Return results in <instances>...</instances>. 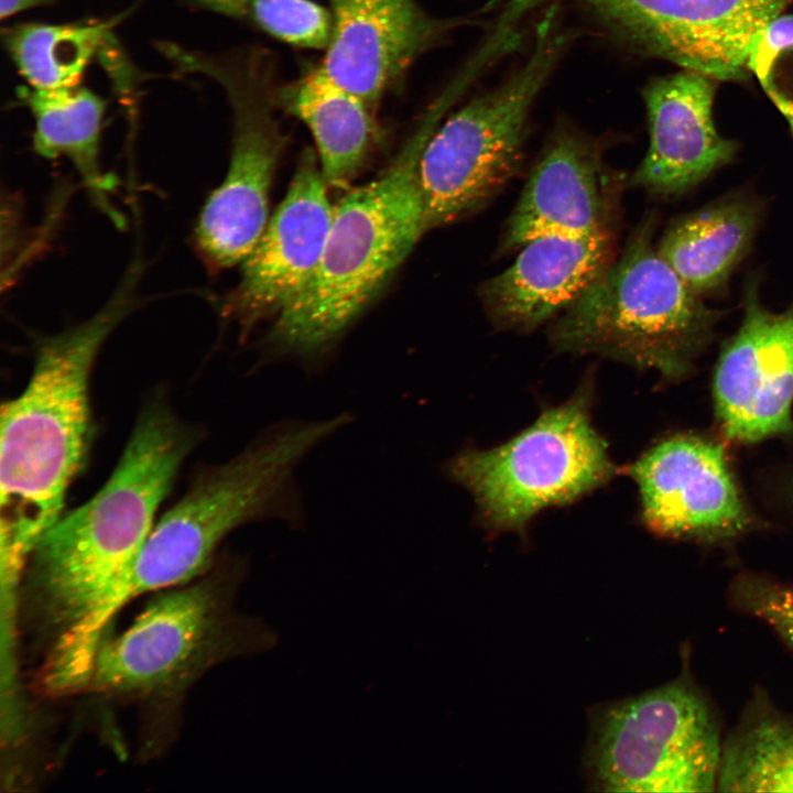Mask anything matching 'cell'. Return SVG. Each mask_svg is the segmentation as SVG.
I'll return each instance as SVG.
<instances>
[{
	"label": "cell",
	"instance_id": "obj_14",
	"mask_svg": "<svg viewBox=\"0 0 793 793\" xmlns=\"http://www.w3.org/2000/svg\"><path fill=\"white\" fill-rule=\"evenodd\" d=\"M714 397L717 417L734 441L753 443L793 431V304L772 312L757 286H748L742 322L716 367Z\"/></svg>",
	"mask_w": 793,
	"mask_h": 793
},
{
	"label": "cell",
	"instance_id": "obj_2",
	"mask_svg": "<svg viewBox=\"0 0 793 793\" xmlns=\"http://www.w3.org/2000/svg\"><path fill=\"white\" fill-rule=\"evenodd\" d=\"M140 276L131 265L94 315L44 337L25 388L1 406L0 536L8 573L25 565L61 518L88 448L90 374L108 337L135 307Z\"/></svg>",
	"mask_w": 793,
	"mask_h": 793
},
{
	"label": "cell",
	"instance_id": "obj_7",
	"mask_svg": "<svg viewBox=\"0 0 793 793\" xmlns=\"http://www.w3.org/2000/svg\"><path fill=\"white\" fill-rule=\"evenodd\" d=\"M564 43L552 6L537 24L526 62L499 87L474 97L435 129L417 164L425 231L480 207L514 175L530 109Z\"/></svg>",
	"mask_w": 793,
	"mask_h": 793
},
{
	"label": "cell",
	"instance_id": "obj_15",
	"mask_svg": "<svg viewBox=\"0 0 793 793\" xmlns=\"http://www.w3.org/2000/svg\"><path fill=\"white\" fill-rule=\"evenodd\" d=\"M710 76L685 69L653 80L644 90L650 142L632 183L652 194L680 195L728 164L737 144L713 119Z\"/></svg>",
	"mask_w": 793,
	"mask_h": 793
},
{
	"label": "cell",
	"instance_id": "obj_4",
	"mask_svg": "<svg viewBox=\"0 0 793 793\" xmlns=\"http://www.w3.org/2000/svg\"><path fill=\"white\" fill-rule=\"evenodd\" d=\"M352 420L348 412L318 421L282 420L259 432L229 460L205 468L152 529L119 606L145 591L194 578L210 563L220 542L245 524L280 520L303 528L297 466Z\"/></svg>",
	"mask_w": 793,
	"mask_h": 793
},
{
	"label": "cell",
	"instance_id": "obj_9",
	"mask_svg": "<svg viewBox=\"0 0 793 793\" xmlns=\"http://www.w3.org/2000/svg\"><path fill=\"white\" fill-rule=\"evenodd\" d=\"M721 748L714 717L676 680L604 708L594 721L587 769L609 792H710Z\"/></svg>",
	"mask_w": 793,
	"mask_h": 793
},
{
	"label": "cell",
	"instance_id": "obj_5",
	"mask_svg": "<svg viewBox=\"0 0 793 793\" xmlns=\"http://www.w3.org/2000/svg\"><path fill=\"white\" fill-rule=\"evenodd\" d=\"M651 229L567 308L551 329L562 351L596 352L677 379L709 339L719 312L708 307L660 256Z\"/></svg>",
	"mask_w": 793,
	"mask_h": 793
},
{
	"label": "cell",
	"instance_id": "obj_22",
	"mask_svg": "<svg viewBox=\"0 0 793 793\" xmlns=\"http://www.w3.org/2000/svg\"><path fill=\"white\" fill-rule=\"evenodd\" d=\"M724 792H793V720L765 715L742 725L721 748Z\"/></svg>",
	"mask_w": 793,
	"mask_h": 793
},
{
	"label": "cell",
	"instance_id": "obj_12",
	"mask_svg": "<svg viewBox=\"0 0 793 793\" xmlns=\"http://www.w3.org/2000/svg\"><path fill=\"white\" fill-rule=\"evenodd\" d=\"M636 481L642 518L659 534L717 540L750 523L724 447L696 435L677 434L647 450L628 469Z\"/></svg>",
	"mask_w": 793,
	"mask_h": 793
},
{
	"label": "cell",
	"instance_id": "obj_16",
	"mask_svg": "<svg viewBox=\"0 0 793 793\" xmlns=\"http://www.w3.org/2000/svg\"><path fill=\"white\" fill-rule=\"evenodd\" d=\"M610 262L607 229L537 237L521 247L509 268L485 282L481 298L498 324L530 330L567 309Z\"/></svg>",
	"mask_w": 793,
	"mask_h": 793
},
{
	"label": "cell",
	"instance_id": "obj_19",
	"mask_svg": "<svg viewBox=\"0 0 793 793\" xmlns=\"http://www.w3.org/2000/svg\"><path fill=\"white\" fill-rule=\"evenodd\" d=\"M278 104L309 130L327 184L344 186L352 180L373 144L377 111L317 66L281 83Z\"/></svg>",
	"mask_w": 793,
	"mask_h": 793
},
{
	"label": "cell",
	"instance_id": "obj_17",
	"mask_svg": "<svg viewBox=\"0 0 793 793\" xmlns=\"http://www.w3.org/2000/svg\"><path fill=\"white\" fill-rule=\"evenodd\" d=\"M599 156L582 134L554 135L533 167L507 225L504 248L548 235L587 236L607 229Z\"/></svg>",
	"mask_w": 793,
	"mask_h": 793
},
{
	"label": "cell",
	"instance_id": "obj_25",
	"mask_svg": "<svg viewBox=\"0 0 793 793\" xmlns=\"http://www.w3.org/2000/svg\"><path fill=\"white\" fill-rule=\"evenodd\" d=\"M55 0H0L2 20L34 8L53 3Z\"/></svg>",
	"mask_w": 793,
	"mask_h": 793
},
{
	"label": "cell",
	"instance_id": "obj_8",
	"mask_svg": "<svg viewBox=\"0 0 793 793\" xmlns=\"http://www.w3.org/2000/svg\"><path fill=\"white\" fill-rule=\"evenodd\" d=\"M589 399L588 389L580 390L510 441L448 460L446 475L471 493L487 528L521 530L543 509L574 501L613 476Z\"/></svg>",
	"mask_w": 793,
	"mask_h": 793
},
{
	"label": "cell",
	"instance_id": "obj_11",
	"mask_svg": "<svg viewBox=\"0 0 793 793\" xmlns=\"http://www.w3.org/2000/svg\"><path fill=\"white\" fill-rule=\"evenodd\" d=\"M317 154H302L285 197L243 260L238 285L224 307L241 337L278 315L304 289L321 260L334 206Z\"/></svg>",
	"mask_w": 793,
	"mask_h": 793
},
{
	"label": "cell",
	"instance_id": "obj_23",
	"mask_svg": "<svg viewBox=\"0 0 793 793\" xmlns=\"http://www.w3.org/2000/svg\"><path fill=\"white\" fill-rule=\"evenodd\" d=\"M189 6L245 23L298 48H313L324 37L327 12L313 0H185Z\"/></svg>",
	"mask_w": 793,
	"mask_h": 793
},
{
	"label": "cell",
	"instance_id": "obj_3",
	"mask_svg": "<svg viewBox=\"0 0 793 793\" xmlns=\"http://www.w3.org/2000/svg\"><path fill=\"white\" fill-rule=\"evenodd\" d=\"M455 100L444 91L391 164L334 206L321 260L262 341L264 361L294 359L318 373L349 326L425 232L417 185L423 148Z\"/></svg>",
	"mask_w": 793,
	"mask_h": 793
},
{
	"label": "cell",
	"instance_id": "obj_18",
	"mask_svg": "<svg viewBox=\"0 0 793 793\" xmlns=\"http://www.w3.org/2000/svg\"><path fill=\"white\" fill-rule=\"evenodd\" d=\"M34 120L33 149L42 157L69 161L91 203L115 226L123 224L110 195L115 183L100 163V138L106 101L80 85L18 89Z\"/></svg>",
	"mask_w": 793,
	"mask_h": 793
},
{
	"label": "cell",
	"instance_id": "obj_10",
	"mask_svg": "<svg viewBox=\"0 0 793 793\" xmlns=\"http://www.w3.org/2000/svg\"><path fill=\"white\" fill-rule=\"evenodd\" d=\"M220 582L161 594L119 637L101 643L87 686L112 695L159 693L231 644Z\"/></svg>",
	"mask_w": 793,
	"mask_h": 793
},
{
	"label": "cell",
	"instance_id": "obj_21",
	"mask_svg": "<svg viewBox=\"0 0 793 793\" xmlns=\"http://www.w3.org/2000/svg\"><path fill=\"white\" fill-rule=\"evenodd\" d=\"M129 11L84 23H21L2 32L3 44L28 86L59 88L79 85L112 29Z\"/></svg>",
	"mask_w": 793,
	"mask_h": 793
},
{
	"label": "cell",
	"instance_id": "obj_24",
	"mask_svg": "<svg viewBox=\"0 0 793 793\" xmlns=\"http://www.w3.org/2000/svg\"><path fill=\"white\" fill-rule=\"evenodd\" d=\"M734 601L765 621L793 648V588L778 582L745 575L732 583Z\"/></svg>",
	"mask_w": 793,
	"mask_h": 793
},
{
	"label": "cell",
	"instance_id": "obj_26",
	"mask_svg": "<svg viewBox=\"0 0 793 793\" xmlns=\"http://www.w3.org/2000/svg\"><path fill=\"white\" fill-rule=\"evenodd\" d=\"M779 110H780V111L782 112V115L785 117V119H786V121H787V123H789V126H790L791 132H792V134H793V104L787 105V106H784V107H782V108L779 109Z\"/></svg>",
	"mask_w": 793,
	"mask_h": 793
},
{
	"label": "cell",
	"instance_id": "obj_13",
	"mask_svg": "<svg viewBox=\"0 0 793 793\" xmlns=\"http://www.w3.org/2000/svg\"><path fill=\"white\" fill-rule=\"evenodd\" d=\"M332 36L317 67L376 111L414 63L468 19L438 18L416 0H328Z\"/></svg>",
	"mask_w": 793,
	"mask_h": 793
},
{
	"label": "cell",
	"instance_id": "obj_6",
	"mask_svg": "<svg viewBox=\"0 0 793 793\" xmlns=\"http://www.w3.org/2000/svg\"><path fill=\"white\" fill-rule=\"evenodd\" d=\"M159 51L184 74L213 79L232 119L227 173L209 195L194 229L195 247L213 269L242 263L269 219V194L285 138L278 120V63L261 45L204 53L164 42Z\"/></svg>",
	"mask_w": 793,
	"mask_h": 793
},
{
	"label": "cell",
	"instance_id": "obj_1",
	"mask_svg": "<svg viewBox=\"0 0 793 793\" xmlns=\"http://www.w3.org/2000/svg\"><path fill=\"white\" fill-rule=\"evenodd\" d=\"M198 441V431L166 404H149L105 486L33 546L26 593L55 662H93L155 512Z\"/></svg>",
	"mask_w": 793,
	"mask_h": 793
},
{
	"label": "cell",
	"instance_id": "obj_20",
	"mask_svg": "<svg viewBox=\"0 0 793 793\" xmlns=\"http://www.w3.org/2000/svg\"><path fill=\"white\" fill-rule=\"evenodd\" d=\"M760 211L746 197L729 196L677 220L656 248L696 294L725 285L754 238Z\"/></svg>",
	"mask_w": 793,
	"mask_h": 793
}]
</instances>
